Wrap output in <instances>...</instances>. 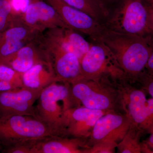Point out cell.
<instances>
[{
	"instance_id": "cell-15",
	"label": "cell",
	"mask_w": 153,
	"mask_h": 153,
	"mask_svg": "<svg viewBox=\"0 0 153 153\" xmlns=\"http://www.w3.org/2000/svg\"><path fill=\"white\" fill-rule=\"evenodd\" d=\"M49 63L52 62L49 55L35 40L20 49L5 65L23 74L36 64Z\"/></svg>"
},
{
	"instance_id": "cell-29",
	"label": "cell",
	"mask_w": 153,
	"mask_h": 153,
	"mask_svg": "<svg viewBox=\"0 0 153 153\" xmlns=\"http://www.w3.org/2000/svg\"><path fill=\"white\" fill-rule=\"evenodd\" d=\"M143 4L148 8L153 7V0H141Z\"/></svg>"
},
{
	"instance_id": "cell-24",
	"label": "cell",
	"mask_w": 153,
	"mask_h": 153,
	"mask_svg": "<svg viewBox=\"0 0 153 153\" xmlns=\"http://www.w3.org/2000/svg\"><path fill=\"white\" fill-rule=\"evenodd\" d=\"M149 41L150 45L151 51L144 72L148 76L153 78V37L151 35L149 36Z\"/></svg>"
},
{
	"instance_id": "cell-23",
	"label": "cell",
	"mask_w": 153,
	"mask_h": 153,
	"mask_svg": "<svg viewBox=\"0 0 153 153\" xmlns=\"http://www.w3.org/2000/svg\"><path fill=\"white\" fill-rule=\"evenodd\" d=\"M137 81H139L142 84L144 88L153 98V78L148 76L144 71Z\"/></svg>"
},
{
	"instance_id": "cell-18",
	"label": "cell",
	"mask_w": 153,
	"mask_h": 153,
	"mask_svg": "<svg viewBox=\"0 0 153 153\" xmlns=\"http://www.w3.org/2000/svg\"><path fill=\"white\" fill-rule=\"evenodd\" d=\"M71 7L83 11L103 25L106 13L97 0H61Z\"/></svg>"
},
{
	"instance_id": "cell-25",
	"label": "cell",
	"mask_w": 153,
	"mask_h": 153,
	"mask_svg": "<svg viewBox=\"0 0 153 153\" xmlns=\"http://www.w3.org/2000/svg\"><path fill=\"white\" fill-rule=\"evenodd\" d=\"M149 136L145 142L142 143V153H153V126L147 131Z\"/></svg>"
},
{
	"instance_id": "cell-22",
	"label": "cell",
	"mask_w": 153,
	"mask_h": 153,
	"mask_svg": "<svg viewBox=\"0 0 153 153\" xmlns=\"http://www.w3.org/2000/svg\"><path fill=\"white\" fill-rule=\"evenodd\" d=\"M117 143L102 142L97 143L85 149V153H113L117 147Z\"/></svg>"
},
{
	"instance_id": "cell-10",
	"label": "cell",
	"mask_w": 153,
	"mask_h": 153,
	"mask_svg": "<svg viewBox=\"0 0 153 153\" xmlns=\"http://www.w3.org/2000/svg\"><path fill=\"white\" fill-rule=\"evenodd\" d=\"M131 122L125 114L114 110L107 112L96 122L91 131L87 145L91 147L102 142L120 141L128 130Z\"/></svg>"
},
{
	"instance_id": "cell-21",
	"label": "cell",
	"mask_w": 153,
	"mask_h": 153,
	"mask_svg": "<svg viewBox=\"0 0 153 153\" xmlns=\"http://www.w3.org/2000/svg\"><path fill=\"white\" fill-rule=\"evenodd\" d=\"M23 74L10 66L0 65V80L7 81L13 84L16 88L24 87Z\"/></svg>"
},
{
	"instance_id": "cell-9",
	"label": "cell",
	"mask_w": 153,
	"mask_h": 153,
	"mask_svg": "<svg viewBox=\"0 0 153 153\" xmlns=\"http://www.w3.org/2000/svg\"><path fill=\"white\" fill-rule=\"evenodd\" d=\"M44 1L55 9L68 27L88 36L92 41H98L104 26L93 17L61 0Z\"/></svg>"
},
{
	"instance_id": "cell-1",
	"label": "cell",
	"mask_w": 153,
	"mask_h": 153,
	"mask_svg": "<svg viewBox=\"0 0 153 153\" xmlns=\"http://www.w3.org/2000/svg\"><path fill=\"white\" fill-rule=\"evenodd\" d=\"M149 36L117 33L104 26L98 41L110 49L127 79L133 82L137 80L147 63L151 51Z\"/></svg>"
},
{
	"instance_id": "cell-28",
	"label": "cell",
	"mask_w": 153,
	"mask_h": 153,
	"mask_svg": "<svg viewBox=\"0 0 153 153\" xmlns=\"http://www.w3.org/2000/svg\"><path fill=\"white\" fill-rule=\"evenodd\" d=\"M149 27L150 34L153 37V7L148 8Z\"/></svg>"
},
{
	"instance_id": "cell-19",
	"label": "cell",
	"mask_w": 153,
	"mask_h": 153,
	"mask_svg": "<svg viewBox=\"0 0 153 153\" xmlns=\"http://www.w3.org/2000/svg\"><path fill=\"white\" fill-rule=\"evenodd\" d=\"M143 132L134 126L131 125L123 139L117 144L118 153H141L140 136Z\"/></svg>"
},
{
	"instance_id": "cell-4",
	"label": "cell",
	"mask_w": 153,
	"mask_h": 153,
	"mask_svg": "<svg viewBox=\"0 0 153 153\" xmlns=\"http://www.w3.org/2000/svg\"><path fill=\"white\" fill-rule=\"evenodd\" d=\"M110 80L107 77L99 79L82 78L70 84L75 106L108 111L120 106L117 88L113 87Z\"/></svg>"
},
{
	"instance_id": "cell-5",
	"label": "cell",
	"mask_w": 153,
	"mask_h": 153,
	"mask_svg": "<svg viewBox=\"0 0 153 153\" xmlns=\"http://www.w3.org/2000/svg\"><path fill=\"white\" fill-rule=\"evenodd\" d=\"M105 27L117 33L150 35L148 8L141 0H120L107 11Z\"/></svg>"
},
{
	"instance_id": "cell-3",
	"label": "cell",
	"mask_w": 153,
	"mask_h": 153,
	"mask_svg": "<svg viewBox=\"0 0 153 153\" xmlns=\"http://www.w3.org/2000/svg\"><path fill=\"white\" fill-rule=\"evenodd\" d=\"M53 82L41 91L35 108L36 117L56 131L60 136L65 134L66 111L75 107L71 97L70 84Z\"/></svg>"
},
{
	"instance_id": "cell-12",
	"label": "cell",
	"mask_w": 153,
	"mask_h": 153,
	"mask_svg": "<svg viewBox=\"0 0 153 153\" xmlns=\"http://www.w3.org/2000/svg\"><path fill=\"white\" fill-rule=\"evenodd\" d=\"M20 16L24 24L41 32L57 27L69 28L55 9L44 0H29L27 10Z\"/></svg>"
},
{
	"instance_id": "cell-8",
	"label": "cell",
	"mask_w": 153,
	"mask_h": 153,
	"mask_svg": "<svg viewBox=\"0 0 153 153\" xmlns=\"http://www.w3.org/2000/svg\"><path fill=\"white\" fill-rule=\"evenodd\" d=\"M36 41L49 55L59 52H71L79 60L91 46L80 33L68 27H57L44 30Z\"/></svg>"
},
{
	"instance_id": "cell-20",
	"label": "cell",
	"mask_w": 153,
	"mask_h": 153,
	"mask_svg": "<svg viewBox=\"0 0 153 153\" xmlns=\"http://www.w3.org/2000/svg\"><path fill=\"white\" fill-rule=\"evenodd\" d=\"M19 13L15 10L13 0H0V34L17 24Z\"/></svg>"
},
{
	"instance_id": "cell-11",
	"label": "cell",
	"mask_w": 153,
	"mask_h": 153,
	"mask_svg": "<svg viewBox=\"0 0 153 153\" xmlns=\"http://www.w3.org/2000/svg\"><path fill=\"white\" fill-rule=\"evenodd\" d=\"M43 89L22 87L0 92V117L29 115L36 117L35 108Z\"/></svg>"
},
{
	"instance_id": "cell-26",
	"label": "cell",
	"mask_w": 153,
	"mask_h": 153,
	"mask_svg": "<svg viewBox=\"0 0 153 153\" xmlns=\"http://www.w3.org/2000/svg\"><path fill=\"white\" fill-rule=\"evenodd\" d=\"M102 7L106 12L112 6L120 0H97Z\"/></svg>"
},
{
	"instance_id": "cell-27",
	"label": "cell",
	"mask_w": 153,
	"mask_h": 153,
	"mask_svg": "<svg viewBox=\"0 0 153 153\" xmlns=\"http://www.w3.org/2000/svg\"><path fill=\"white\" fill-rule=\"evenodd\" d=\"M16 87L10 82L4 80H0V92L7 91L16 89Z\"/></svg>"
},
{
	"instance_id": "cell-6",
	"label": "cell",
	"mask_w": 153,
	"mask_h": 153,
	"mask_svg": "<svg viewBox=\"0 0 153 153\" xmlns=\"http://www.w3.org/2000/svg\"><path fill=\"white\" fill-rule=\"evenodd\" d=\"M81 75L87 79L104 76L120 81L128 80L110 49L100 41H92L80 60Z\"/></svg>"
},
{
	"instance_id": "cell-7",
	"label": "cell",
	"mask_w": 153,
	"mask_h": 153,
	"mask_svg": "<svg viewBox=\"0 0 153 153\" xmlns=\"http://www.w3.org/2000/svg\"><path fill=\"white\" fill-rule=\"evenodd\" d=\"M120 104L131 124L143 132L153 126V98H146L142 89L132 87L126 82L117 84Z\"/></svg>"
},
{
	"instance_id": "cell-2",
	"label": "cell",
	"mask_w": 153,
	"mask_h": 153,
	"mask_svg": "<svg viewBox=\"0 0 153 153\" xmlns=\"http://www.w3.org/2000/svg\"><path fill=\"white\" fill-rule=\"evenodd\" d=\"M52 136H60L38 118L29 115L0 117V150L21 145L35 144Z\"/></svg>"
},
{
	"instance_id": "cell-13",
	"label": "cell",
	"mask_w": 153,
	"mask_h": 153,
	"mask_svg": "<svg viewBox=\"0 0 153 153\" xmlns=\"http://www.w3.org/2000/svg\"><path fill=\"white\" fill-rule=\"evenodd\" d=\"M108 111L82 106L70 108L65 113V135L81 138L89 137L96 122Z\"/></svg>"
},
{
	"instance_id": "cell-14",
	"label": "cell",
	"mask_w": 153,
	"mask_h": 153,
	"mask_svg": "<svg viewBox=\"0 0 153 153\" xmlns=\"http://www.w3.org/2000/svg\"><path fill=\"white\" fill-rule=\"evenodd\" d=\"M85 139L49 137L33 145L31 153H85V149L89 148Z\"/></svg>"
},
{
	"instance_id": "cell-16",
	"label": "cell",
	"mask_w": 153,
	"mask_h": 153,
	"mask_svg": "<svg viewBox=\"0 0 153 153\" xmlns=\"http://www.w3.org/2000/svg\"><path fill=\"white\" fill-rule=\"evenodd\" d=\"M57 82L71 84L83 78L80 60L71 52H59L49 55Z\"/></svg>"
},
{
	"instance_id": "cell-17",
	"label": "cell",
	"mask_w": 153,
	"mask_h": 153,
	"mask_svg": "<svg viewBox=\"0 0 153 153\" xmlns=\"http://www.w3.org/2000/svg\"><path fill=\"white\" fill-rule=\"evenodd\" d=\"M24 86L43 89L53 82H57L52 63H39L23 73Z\"/></svg>"
}]
</instances>
